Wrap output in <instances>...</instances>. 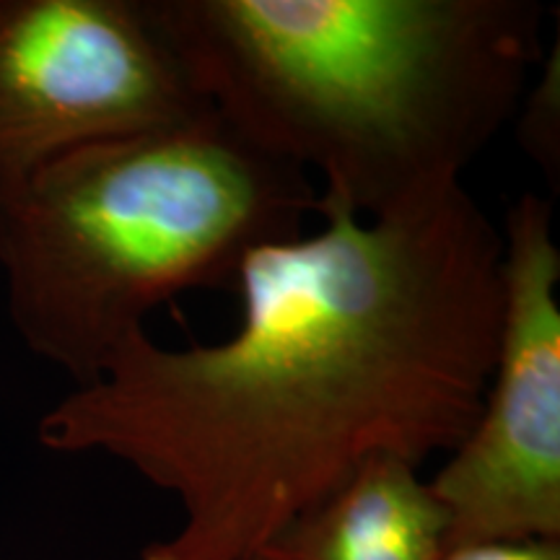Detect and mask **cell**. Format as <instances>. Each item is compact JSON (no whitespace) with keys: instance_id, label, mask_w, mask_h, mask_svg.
<instances>
[{"instance_id":"obj_1","label":"cell","mask_w":560,"mask_h":560,"mask_svg":"<svg viewBox=\"0 0 560 560\" xmlns=\"http://www.w3.org/2000/svg\"><path fill=\"white\" fill-rule=\"evenodd\" d=\"M244 257L240 330L164 348L136 330L37 423L174 495L140 560H249L376 454L420 467L472 431L501 325V229L462 182Z\"/></svg>"},{"instance_id":"obj_2","label":"cell","mask_w":560,"mask_h":560,"mask_svg":"<svg viewBox=\"0 0 560 560\" xmlns=\"http://www.w3.org/2000/svg\"><path fill=\"white\" fill-rule=\"evenodd\" d=\"M210 109L361 219L462 182L542 60L535 0H145Z\"/></svg>"},{"instance_id":"obj_3","label":"cell","mask_w":560,"mask_h":560,"mask_svg":"<svg viewBox=\"0 0 560 560\" xmlns=\"http://www.w3.org/2000/svg\"><path fill=\"white\" fill-rule=\"evenodd\" d=\"M319 192L210 112L70 151L0 192V272L24 346L94 382L179 293L234 285L244 257L304 234Z\"/></svg>"},{"instance_id":"obj_4","label":"cell","mask_w":560,"mask_h":560,"mask_svg":"<svg viewBox=\"0 0 560 560\" xmlns=\"http://www.w3.org/2000/svg\"><path fill=\"white\" fill-rule=\"evenodd\" d=\"M501 236V325L480 416L429 480L450 516V550L560 540V249L550 200L522 195Z\"/></svg>"},{"instance_id":"obj_5","label":"cell","mask_w":560,"mask_h":560,"mask_svg":"<svg viewBox=\"0 0 560 560\" xmlns=\"http://www.w3.org/2000/svg\"><path fill=\"white\" fill-rule=\"evenodd\" d=\"M210 112L145 0H0V192L70 151Z\"/></svg>"},{"instance_id":"obj_6","label":"cell","mask_w":560,"mask_h":560,"mask_svg":"<svg viewBox=\"0 0 560 560\" xmlns=\"http://www.w3.org/2000/svg\"><path fill=\"white\" fill-rule=\"evenodd\" d=\"M450 516L420 467L376 454L249 560H441Z\"/></svg>"},{"instance_id":"obj_7","label":"cell","mask_w":560,"mask_h":560,"mask_svg":"<svg viewBox=\"0 0 560 560\" xmlns=\"http://www.w3.org/2000/svg\"><path fill=\"white\" fill-rule=\"evenodd\" d=\"M524 112L520 122V143L527 156L558 185L560 174V66H558V42L552 45V55L545 58L540 79L529 83L524 91Z\"/></svg>"},{"instance_id":"obj_8","label":"cell","mask_w":560,"mask_h":560,"mask_svg":"<svg viewBox=\"0 0 560 560\" xmlns=\"http://www.w3.org/2000/svg\"><path fill=\"white\" fill-rule=\"evenodd\" d=\"M441 560H560V540H495L459 545Z\"/></svg>"}]
</instances>
